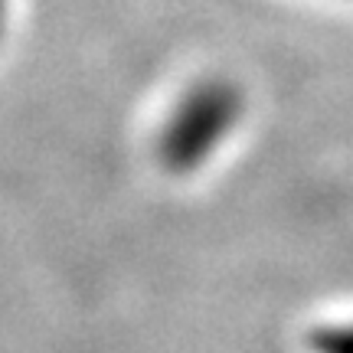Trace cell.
Listing matches in <instances>:
<instances>
[{
  "label": "cell",
  "mask_w": 353,
  "mask_h": 353,
  "mask_svg": "<svg viewBox=\"0 0 353 353\" xmlns=\"http://www.w3.org/2000/svg\"><path fill=\"white\" fill-rule=\"evenodd\" d=\"M239 112L242 95L236 85L216 82V79L193 85L180 99L157 138L161 164L174 174H187L193 167H200L239 121Z\"/></svg>",
  "instance_id": "6da1fadb"
},
{
  "label": "cell",
  "mask_w": 353,
  "mask_h": 353,
  "mask_svg": "<svg viewBox=\"0 0 353 353\" xmlns=\"http://www.w3.org/2000/svg\"><path fill=\"white\" fill-rule=\"evenodd\" d=\"M311 343H314L317 353H353V324L317 330Z\"/></svg>",
  "instance_id": "7a4b0ae2"
},
{
  "label": "cell",
  "mask_w": 353,
  "mask_h": 353,
  "mask_svg": "<svg viewBox=\"0 0 353 353\" xmlns=\"http://www.w3.org/2000/svg\"><path fill=\"white\" fill-rule=\"evenodd\" d=\"M3 13H7V0H0V26H3Z\"/></svg>",
  "instance_id": "3957f363"
}]
</instances>
